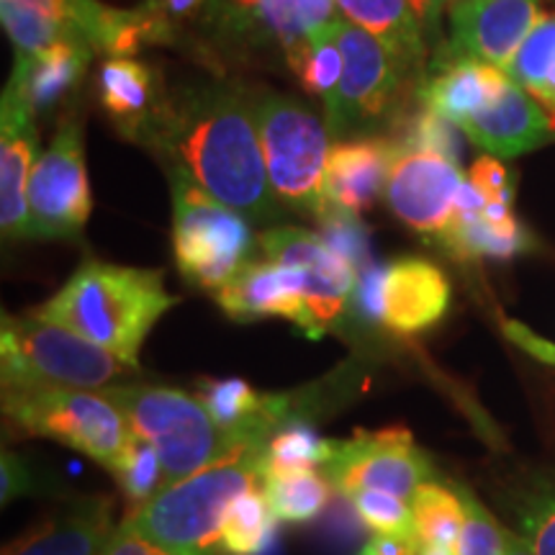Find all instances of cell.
<instances>
[{
    "instance_id": "1",
    "label": "cell",
    "mask_w": 555,
    "mask_h": 555,
    "mask_svg": "<svg viewBox=\"0 0 555 555\" xmlns=\"http://www.w3.org/2000/svg\"><path fill=\"white\" fill-rule=\"evenodd\" d=\"M147 139L245 219L273 221L281 214L262 155L255 95L229 86L201 88L176 106L165 103Z\"/></svg>"
},
{
    "instance_id": "2",
    "label": "cell",
    "mask_w": 555,
    "mask_h": 555,
    "mask_svg": "<svg viewBox=\"0 0 555 555\" xmlns=\"http://www.w3.org/2000/svg\"><path fill=\"white\" fill-rule=\"evenodd\" d=\"M176 304L178 298L165 288L163 270L90 258L31 314L86 337L139 371L144 339Z\"/></svg>"
},
{
    "instance_id": "3",
    "label": "cell",
    "mask_w": 555,
    "mask_h": 555,
    "mask_svg": "<svg viewBox=\"0 0 555 555\" xmlns=\"http://www.w3.org/2000/svg\"><path fill=\"white\" fill-rule=\"evenodd\" d=\"M268 442L270 437L258 433L232 435L224 453L189 478L165 486L121 525L176 553L224 555L221 519L234 499L262 486Z\"/></svg>"
},
{
    "instance_id": "4",
    "label": "cell",
    "mask_w": 555,
    "mask_h": 555,
    "mask_svg": "<svg viewBox=\"0 0 555 555\" xmlns=\"http://www.w3.org/2000/svg\"><path fill=\"white\" fill-rule=\"evenodd\" d=\"M3 412L24 433L50 437L116 474L134 440L127 416L88 388H3Z\"/></svg>"
},
{
    "instance_id": "5",
    "label": "cell",
    "mask_w": 555,
    "mask_h": 555,
    "mask_svg": "<svg viewBox=\"0 0 555 555\" xmlns=\"http://www.w3.org/2000/svg\"><path fill=\"white\" fill-rule=\"evenodd\" d=\"M0 360L3 388H106L134 371L86 337L34 314L3 317Z\"/></svg>"
},
{
    "instance_id": "6",
    "label": "cell",
    "mask_w": 555,
    "mask_h": 555,
    "mask_svg": "<svg viewBox=\"0 0 555 555\" xmlns=\"http://www.w3.org/2000/svg\"><path fill=\"white\" fill-rule=\"evenodd\" d=\"M255 116L275 198L298 214L319 219L327 211V121L319 119L301 101L281 93H255Z\"/></svg>"
},
{
    "instance_id": "7",
    "label": "cell",
    "mask_w": 555,
    "mask_h": 555,
    "mask_svg": "<svg viewBox=\"0 0 555 555\" xmlns=\"http://www.w3.org/2000/svg\"><path fill=\"white\" fill-rule=\"evenodd\" d=\"M101 393L121 409L131 433L155 448L168 486L208 466L232 440L211 420L204 401L180 388L106 386Z\"/></svg>"
},
{
    "instance_id": "8",
    "label": "cell",
    "mask_w": 555,
    "mask_h": 555,
    "mask_svg": "<svg viewBox=\"0 0 555 555\" xmlns=\"http://www.w3.org/2000/svg\"><path fill=\"white\" fill-rule=\"evenodd\" d=\"M253 253V232L242 214L201 189L189 172L172 176V255L193 286L217 291Z\"/></svg>"
},
{
    "instance_id": "9",
    "label": "cell",
    "mask_w": 555,
    "mask_h": 555,
    "mask_svg": "<svg viewBox=\"0 0 555 555\" xmlns=\"http://www.w3.org/2000/svg\"><path fill=\"white\" fill-rule=\"evenodd\" d=\"M337 44L345 57L343 80L330 101H324V116L332 137L371 129L397 106L399 90L412 67L391 47L367 34L350 21L332 24Z\"/></svg>"
},
{
    "instance_id": "10",
    "label": "cell",
    "mask_w": 555,
    "mask_h": 555,
    "mask_svg": "<svg viewBox=\"0 0 555 555\" xmlns=\"http://www.w3.org/2000/svg\"><path fill=\"white\" fill-rule=\"evenodd\" d=\"M31 240H73L86 229L93 196H90L86 142L75 119L62 121L50 150L34 163L29 189Z\"/></svg>"
},
{
    "instance_id": "11",
    "label": "cell",
    "mask_w": 555,
    "mask_h": 555,
    "mask_svg": "<svg viewBox=\"0 0 555 555\" xmlns=\"http://www.w3.org/2000/svg\"><path fill=\"white\" fill-rule=\"evenodd\" d=\"M324 476L330 478L332 489L347 499L378 491L412 502L416 489L433 481V466L414 446L412 435L393 427L380 433H358L352 440H335Z\"/></svg>"
},
{
    "instance_id": "12",
    "label": "cell",
    "mask_w": 555,
    "mask_h": 555,
    "mask_svg": "<svg viewBox=\"0 0 555 555\" xmlns=\"http://www.w3.org/2000/svg\"><path fill=\"white\" fill-rule=\"evenodd\" d=\"M352 301L386 330L397 335H420L448 314L450 283L435 262L399 258L386 268H367L360 273Z\"/></svg>"
},
{
    "instance_id": "13",
    "label": "cell",
    "mask_w": 555,
    "mask_h": 555,
    "mask_svg": "<svg viewBox=\"0 0 555 555\" xmlns=\"http://www.w3.org/2000/svg\"><path fill=\"white\" fill-rule=\"evenodd\" d=\"M268 260L301 275L314 337L337 327L350 309L358 288V270L322 234L301 227H275L260 234Z\"/></svg>"
},
{
    "instance_id": "14",
    "label": "cell",
    "mask_w": 555,
    "mask_h": 555,
    "mask_svg": "<svg viewBox=\"0 0 555 555\" xmlns=\"http://www.w3.org/2000/svg\"><path fill=\"white\" fill-rule=\"evenodd\" d=\"M457 163L425 150H404L386 180V204L393 217L422 237L442 242L453 232L466 185Z\"/></svg>"
},
{
    "instance_id": "15",
    "label": "cell",
    "mask_w": 555,
    "mask_h": 555,
    "mask_svg": "<svg viewBox=\"0 0 555 555\" xmlns=\"http://www.w3.org/2000/svg\"><path fill=\"white\" fill-rule=\"evenodd\" d=\"M540 21V0H455L448 50L506 69Z\"/></svg>"
},
{
    "instance_id": "16",
    "label": "cell",
    "mask_w": 555,
    "mask_h": 555,
    "mask_svg": "<svg viewBox=\"0 0 555 555\" xmlns=\"http://www.w3.org/2000/svg\"><path fill=\"white\" fill-rule=\"evenodd\" d=\"M219 307L237 322L281 317L314 337L301 275L273 260H247L217 294Z\"/></svg>"
},
{
    "instance_id": "17",
    "label": "cell",
    "mask_w": 555,
    "mask_h": 555,
    "mask_svg": "<svg viewBox=\"0 0 555 555\" xmlns=\"http://www.w3.org/2000/svg\"><path fill=\"white\" fill-rule=\"evenodd\" d=\"M461 131L496 157H517L555 142L551 114L512 78L494 101L461 124Z\"/></svg>"
},
{
    "instance_id": "18",
    "label": "cell",
    "mask_w": 555,
    "mask_h": 555,
    "mask_svg": "<svg viewBox=\"0 0 555 555\" xmlns=\"http://www.w3.org/2000/svg\"><path fill=\"white\" fill-rule=\"evenodd\" d=\"M37 163L34 116L13 95L0 103V229L9 240H31L26 189Z\"/></svg>"
},
{
    "instance_id": "19",
    "label": "cell",
    "mask_w": 555,
    "mask_h": 555,
    "mask_svg": "<svg viewBox=\"0 0 555 555\" xmlns=\"http://www.w3.org/2000/svg\"><path fill=\"white\" fill-rule=\"evenodd\" d=\"M116 527L108 496H80L13 540L3 555H101Z\"/></svg>"
},
{
    "instance_id": "20",
    "label": "cell",
    "mask_w": 555,
    "mask_h": 555,
    "mask_svg": "<svg viewBox=\"0 0 555 555\" xmlns=\"http://www.w3.org/2000/svg\"><path fill=\"white\" fill-rule=\"evenodd\" d=\"M506 80L509 75L499 67L461 57L450 52L448 44H442L420 82V101L422 106L437 111L461 129L470 114L496 99Z\"/></svg>"
},
{
    "instance_id": "21",
    "label": "cell",
    "mask_w": 555,
    "mask_h": 555,
    "mask_svg": "<svg viewBox=\"0 0 555 555\" xmlns=\"http://www.w3.org/2000/svg\"><path fill=\"white\" fill-rule=\"evenodd\" d=\"M399 150L393 139H347L330 147L324 172L327 206L358 214L367 211L386 191L388 172Z\"/></svg>"
},
{
    "instance_id": "22",
    "label": "cell",
    "mask_w": 555,
    "mask_h": 555,
    "mask_svg": "<svg viewBox=\"0 0 555 555\" xmlns=\"http://www.w3.org/2000/svg\"><path fill=\"white\" fill-rule=\"evenodd\" d=\"M93 50L86 39L69 37L54 41L37 54H16L11 80L3 93L16 99L31 116L50 111L60 103L86 75Z\"/></svg>"
},
{
    "instance_id": "23",
    "label": "cell",
    "mask_w": 555,
    "mask_h": 555,
    "mask_svg": "<svg viewBox=\"0 0 555 555\" xmlns=\"http://www.w3.org/2000/svg\"><path fill=\"white\" fill-rule=\"evenodd\" d=\"M99 99L129 139H147L163 114L155 73L134 57H108L99 73Z\"/></svg>"
},
{
    "instance_id": "24",
    "label": "cell",
    "mask_w": 555,
    "mask_h": 555,
    "mask_svg": "<svg viewBox=\"0 0 555 555\" xmlns=\"http://www.w3.org/2000/svg\"><path fill=\"white\" fill-rule=\"evenodd\" d=\"M442 247L457 260H509L530 247V234L512 214V206L486 204L483 211L457 219Z\"/></svg>"
},
{
    "instance_id": "25",
    "label": "cell",
    "mask_w": 555,
    "mask_h": 555,
    "mask_svg": "<svg viewBox=\"0 0 555 555\" xmlns=\"http://www.w3.org/2000/svg\"><path fill=\"white\" fill-rule=\"evenodd\" d=\"M335 3L350 24L391 47L409 67H422L425 29L409 0H335Z\"/></svg>"
},
{
    "instance_id": "26",
    "label": "cell",
    "mask_w": 555,
    "mask_h": 555,
    "mask_svg": "<svg viewBox=\"0 0 555 555\" xmlns=\"http://www.w3.org/2000/svg\"><path fill=\"white\" fill-rule=\"evenodd\" d=\"M234 3L253 13L262 29L281 41L291 67L301 60L311 37L339 18L335 0H234Z\"/></svg>"
},
{
    "instance_id": "27",
    "label": "cell",
    "mask_w": 555,
    "mask_h": 555,
    "mask_svg": "<svg viewBox=\"0 0 555 555\" xmlns=\"http://www.w3.org/2000/svg\"><path fill=\"white\" fill-rule=\"evenodd\" d=\"M412 538L425 553L455 555L457 535L466 519V502L461 489L453 491L437 481H425L412 499Z\"/></svg>"
},
{
    "instance_id": "28",
    "label": "cell",
    "mask_w": 555,
    "mask_h": 555,
    "mask_svg": "<svg viewBox=\"0 0 555 555\" xmlns=\"http://www.w3.org/2000/svg\"><path fill=\"white\" fill-rule=\"evenodd\" d=\"M506 75L543 106L555 124V13L540 16Z\"/></svg>"
},
{
    "instance_id": "29",
    "label": "cell",
    "mask_w": 555,
    "mask_h": 555,
    "mask_svg": "<svg viewBox=\"0 0 555 555\" xmlns=\"http://www.w3.org/2000/svg\"><path fill=\"white\" fill-rule=\"evenodd\" d=\"M275 522L266 491L255 486L229 504L221 519V551L224 555H262L273 543Z\"/></svg>"
},
{
    "instance_id": "30",
    "label": "cell",
    "mask_w": 555,
    "mask_h": 555,
    "mask_svg": "<svg viewBox=\"0 0 555 555\" xmlns=\"http://www.w3.org/2000/svg\"><path fill=\"white\" fill-rule=\"evenodd\" d=\"M332 450H335V440H327L301 422H291L270 437L262 478L324 468L330 463Z\"/></svg>"
},
{
    "instance_id": "31",
    "label": "cell",
    "mask_w": 555,
    "mask_h": 555,
    "mask_svg": "<svg viewBox=\"0 0 555 555\" xmlns=\"http://www.w3.org/2000/svg\"><path fill=\"white\" fill-rule=\"evenodd\" d=\"M262 491L278 522H309L327 506L332 483L319 470H301V474L262 478Z\"/></svg>"
},
{
    "instance_id": "32",
    "label": "cell",
    "mask_w": 555,
    "mask_h": 555,
    "mask_svg": "<svg viewBox=\"0 0 555 555\" xmlns=\"http://www.w3.org/2000/svg\"><path fill=\"white\" fill-rule=\"evenodd\" d=\"M294 69L309 95H314V99H322V101L332 99V93L337 90L345 73V57H343V50H339L335 29H332V26L311 37L309 47L304 50L301 60L296 62Z\"/></svg>"
},
{
    "instance_id": "33",
    "label": "cell",
    "mask_w": 555,
    "mask_h": 555,
    "mask_svg": "<svg viewBox=\"0 0 555 555\" xmlns=\"http://www.w3.org/2000/svg\"><path fill=\"white\" fill-rule=\"evenodd\" d=\"M116 483H119L121 494L127 496V502L134 506L131 512H137L139 506H144L150 499H155L159 491L168 486V478H165L163 463H159V455L150 442L139 440L134 435L131 446L124 455L121 466L116 468ZM129 512V515H131Z\"/></svg>"
},
{
    "instance_id": "34",
    "label": "cell",
    "mask_w": 555,
    "mask_h": 555,
    "mask_svg": "<svg viewBox=\"0 0 555 555\" xmlns=\"http://www.w3.org/2000/svg\"><path fill=\"white\" fill-rule=\"evenodd\" d=\"M399 152L404 150H425L437 152V155L453 159L457 163L463 155V142L457 134V127L453 121H448L446 116H440L433 108L422 106L420 114H414L412 119L404 124V131L393 139Z\"/></svg>"
},
{
    "instance_id": "35",
    "label": "cell",
    "mask_w": 555,
    "mask_h": 555,
    "mask_svg": "<svg viewBox=\"0 0 555 555\" xmlns=\"http://www.w3.org/2000/svg\"><path fill=\"white\" fill-rule=\"evenodd\" d=\"M356 504L358 517L363 519L367 530L376 535H409L414 532V515L412 502L393 494H378V491H367L350 499Z\"/></svg>"
},
{
    "instance_id": "36",
    "label": "cell",
    "mask_w": 555,
    "mask_h": 555,
    "mask_svg": "<svg viewBox=\"0 0 555 555\" xmlns=\"http://www.w3.org/2000/svg\"><path fill=\"white\" fill-rule=\"evenodd\" d=\"M461 494L466 502V519L457 535L455 555H504L506 532L470 491L461 489Z\"/></svg>"
},
{
    "instance_id": "37",
    "label": "cell",
    "mask_w": 555,
    "mask_h": 555,
    "mask_svg": "<svg viewBox=\"0 0 555 555\" xmlns=\"http://www.w3.org/2000/svg\"><path fill=\"white\" fill-rule=\"evenodd\" d=\"M519 538L532 555H555V494L540 496L519 517Z\"/></svg>"
},
{
    "instance_id": "38",
    "label": "cell",
    "mask_w": 555,
    "mask_h": 555,
    "mask_svg": "<svg viewBox=\"0 0 555 555\" xmlns=\"http://www.w3.org/2000/svg\"><path fill=\"white\" fill-rule=\"evenodd\" d=\"M468 180L474 189L486 198V204H506L512 206L515 196V183H512L509 170L496 157H478L468 170Z\"/></svg>"
},
{
    "instance_id": "39",
    "label": "cell",
    "mask_w": 555,
    "mask_h": 555,
    "mask_svg": "<svg viewBox=\"0 0 555 555\" xmlns=\"http://www.w3.org/2000/svg\"><path fill=\"white\" fill-rule=\"evenodd\" d=\"M101 555H185V553H176L170 551V547L152 543L150 538L139 535V532L129 530V527H124L119 522V527H116V532L111 535Z\"/></svg>"
},
{
    "instance_id": "40",
    "label": "cell",
    "mask_w": 555,
    "mask_h": 555,
    "mask_svg": "<svg viewBox=\"0 0 555 555\" xmlns=\"http://www.w3.org/2000/svg\"><path fill=\"white\" fill-rule=\"evenodd\" d=\"M0 481H3V504L11 499L29 494L31 489V468L24 457L16 453H3V463H0Z\"/></svg>"
},
{
    "instance_id": "41",
    "label": "cell",
    "mask_w": 555,
    "mask_h": 555,
    "mask_svg": "<svg viewBox=\"0 0 555 555\" xmlns=\"http://www.w3.org/2000/svg\"><path fill=\"white\" fill-rule=\"evenodd\" d=\"M360 555H422V547L409 535H376Z\"/></svg>"
},
{
    "instance_id": "42",
    "label": "cell",
    "mask_w": 555,
    "mask_h": 555,
    "mask_svg": "<svg viewBox=\"0 0 555 555\" xmlns=\"http://www.w3.org/2000/svg\"><path fill=\"white\" fill-rule=\"evenodd\" d=\"M412 9L420 18L422 29L425 31H435L437 29V18H440V9H442V0H409Z\"/></svg>"
},
{
    "instance_id": "43",
    "label": "cell",
    "mask_w": 555,
    "mask_h": 555,
    "mask_svg": "<svg viewBox=\"0 0 555 555\" xmlns=\"http://www.w3.org/2000/svg\"><path fill=\"white\" fill-rule=\"evenodd\" d=\"M204 3L206 0H165L172 21H183V18L196 16V13L204 9Z\"/></svg>"
},
{
    "instance_id": "44",
    "label": "cell",
    "mask_w": 555,
    "mask_h": 555,
    "mask_svg": "<svg viewBox=\"0 0 555 555\" xmlns=\"http://www.w3.org/2000/svg\"><path fill=\"white\" fill-rule=\"evenodd\" d=\"M504 555H532L530 547L519 535L515 532H506V547H504Z\"/></svg>"
},
{
    "instance_id": "45",
    "label": "cell",
    "mask_w": 555,
    "mask_h": 555,
    "mask_svg": "<svg viewBox=\"0 0 555 555\" xmlns=\"http://www.w3.org/2000/svg\"><path fill=\"white\" fill-rule=\"evenodd\" d=\"M0 3H5V0H0Z\"/></svg>"
},
{
    "instance_id": "46",
    "label": "cell",
    "mask_w": 555,
    "mask_h": 555,
    "mask_svg": "<svg viewBox=\"0 0 555 555\" xmlns=\"http://www.w3.org/2000/svg\"><path fill=\"white\" fill-rule=\"evenodd\" d=\"M442 3H446V0H442Z\"/></svg>"
}]
</instances>
